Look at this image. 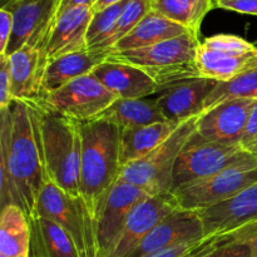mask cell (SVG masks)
I'll return each mask as SVG.
<instances>
[{"label": "cell", "mask_w": 257, "mask_h": 257, "mask_svg": "<svg viewBox=\"0 0 257 257\" xmlns=\"http://www.w3.org/2000/svg\"><path fill=\"white\" fill-rule=\"evenodd\" d=\"M230 233H231V232H230ZM230 233H223V235L221 236V237L218 238V240L216 241V242H213L212 245H211V246H208L207 248H205V250H202V251H201V252H198L197 255H195V256H192V257H207V255H208V253L211 252V251H212V250H215V248L217 247V246L220 245L221 242H223V241H225L226 238H227L228 236H230Z\"/></svg>", "instance_id": "f35d334b"}, {"label": "cell", "mask_w": 257, "mask_h": 257, "mask_svg": "<svg viewBox=\"0 0 257 257\" xmlns=\"http://www.w3.org/2000/svg\"><path fill=\"white\" fill-rule=\"evenodd\" d=\"M186 28L181 27L177 23L167 19L160 13L151 10L142 19L140 24L133 30H131L124 38L119 40L112 52H122V50H133L140 48L151 47L165 40L173 39L181 35L188 34ZM192 34V33H191Z\"/></svg>", "instance_id": "603a6c76"}, {"label": "cell", "mask_w": 257, "mask_h": 257, "mask_svg": "<svg viewBox=\"0 0 257 257\" xmlns=\"http://www.w3.org/2000/svg\"><path fill=\"white\" fill-rule=\"evenodd\" d=\"M213 0H153L152 10L200 37L206 15L215 9Z\"/></svg>", "instance_id": "4316f807"}, {"label": "cell", "mask_w": 257, "mask_h": 257, "mask_svg": "<svg viewBox=\"0 0 257 257\" xmlns=\"http://www.w3.org/2000/svg\"><path fill=\"white\" fill-rule=\"evenodd\" d=\"M197 117L183 120L165 142L145 158L122 167L119 181L137 186L150 196L171 193L176 161L196 132Z\"/></svg>", "instance_id": "8992f818"}, {"label": "cell", "mask_w": 257, "mask_h": 257, "mask_svg": "<svg viewBox=\"0 0 257 257\" xmlns=\"http://www.w3.org/2000/svg\"><path fill=\"white\" fill-rule=\"evenodd\" d=\"M148 196L135 185L122 181L115 183L95 220L98 257H109L132 210Z\"/></svg>", "instance_id": "7c38bea8"}, {"label": "cell", "mask_w": 257, "mask_h": 257, "mask_svg": "<svg viewBox=\"0 0 257 257\" xmlns=\"http://www.w3.org/2000/svg\"><path fill=\"white\" fill-rule=\"evenodd\" d=\"M118 98L93 74L77 78L42 98L50 109L79 123L98 119Z\"/></svg>", "instance_id": "30bf717a"}, {"label": "cell", "mask_w": 257, "mask_h": 257, "mask_svg": "<svg viewBox=\"0 0 257 257\" xmlns=\"http://www.w3.org/2000/svg\"><path fill=\"white\" fill-rule=\"evenodd\" d=\"M243 148H245V150L247 151V152L250 153V155H252L253 157H255L256 160H257V140L253 141V142L248 143V145L243 146Z\"/></svg>", "instance_id": "60d3db41"}, {"label": "cell", "mask_w": 257, "mask_h": 257, "mask_svg": "<svg viewBox=\"0 0 257 257\" xmlns=\"http://www.w3.org/2000/svg\"><path fill=\"white\" fill-rule=\"evenodd\" d=\"M246 237L250 243L252 257H257V221L246 225Z\"/></svg>", "instance_id": "8d00e7d4"}, {"label": "cell", "mask_w": 257, "mask_h": 257, "mask_svg": "<svg viewBox=\"0 0 257 257\" xmlns=\"http://www.w3.org/2000/svg\"><path fill=\"white\" fill-rule=\"evenodd\" d=\"M130 0H123L118 4L108 7L100 12H95L90 20L87 33V45L89 50H94L112 34L120 14Z\"/></svg>", "instance_id": "f546056e"}, {"label": "cell", "mask_w": 257, "mask_h": 257, "mask_svg": "<svg viewBox=\"0 0 257 257\" xmlns=\"http://www.w3.org/2000/svg\"><path fill=\"white\" fill-rule=\"evenodd\" d=\"M14 19L13 14L5 8L0 9V55H5L8 44L13 34Z\"/></svg>", "instance_id": "e575fe53"}, {"label": "cell", "mask_w": 257, "mask_h": 257, "mask_svg": "<svg viewBox=\"0 0 257 257\" xmlns=\"http://www.w3.org/2000/svg\"><path fill=\"white\" fill-rule=\"evenodd\" d=\"M257 182V163L228 167L172 193L182 210L202 211L226 202Z\"/></svg>", "instance_id": "9c48e42d"}, {"label": "cell", "mask_w": 257, "mask_h": 257, "mask_svg": "<svg viewBox=\"0 0 257 257\" xmlns=\"http://www.w3.org/2000/svg\"><path fill=\"white\" fill-rule=\"evenodd\" d=\"M252 163H257V160L243 146L211 142L195 132L176 161L171 192L211 177L228 167Z\"/></svg>", "instance_id": "5b68a950"}, {"label": "cell", "mask_w": 257, "mask_h": 257, "mask_svg": "<svg viewBox=\"0 0 257 257\" xmlns=\"http://www.w3.org/2000/svg\"><path fill=\"white\" fill-rule=\"evenodd\" d=\"M213 2H215V3H216V0H213Z\"/></svg>", "instance_id": "bcb514c9"}, {"label": "cell", "mask_w": 257, "mask_h": 257, "mask_svg": "<svg viewBox=\"0 0 257 257\" xmlns=\"http://www.w3.org/2000/svg\"><path fill=\"white\" fill-rule=\"evenodd\" d=\"M30 223L27 213L14 205L2 208L0 215V255L29 257Z\"/></svg>", "instance_id": "484cf974"}, {"label": "cell", "mask_w": 257, "mask_h": 257, "mask_svg": "<svg viewBox=\"0 0 257 257\" xmlns=\"http://www.w3.org/2000/svg\"><path fill=\"white\" fill-rule=\"evenodd\" d=\"M13 100L10 59L8 55H0V110L7 109Z\"/></svg>", "instance_id": "d6a6232c"}, {"label": "cell", "mask_w": 257, "mask_h": 257, "mask_svg": "<svg viewBox=\"0 0 257 257\" xmlns=\"http://www.w3.org/2000/svg\"><path fill=\"white\" fill-rule=\"evenodd\" d=\"M197 67L201 78L228 82L257 68V47L238 35L207 37L198 47Z\"/></svg>", "instance_id": "ba28073f"}, {"label": "cell", "mask_w": 257, "mask_h": 257, "mask_svg": "<svg viewBox=\"0 0 257 257\" xmlns=\"http://www.w3.org/2000/svg\"><path fill=\"white\" fill-rule=\"evenodd\" d=\"M207 257H252L250 243L246 237V225L231 232Z\"/></svg>", "instance_id": "4dcf8cb0"}, {"label": "cell", "mask_w": 257, "mask_h": 257, "mask_svg": "<svg viewBox=\"0 0 257 257\" xmlns=\"http://www.w3.org/2000/svg\"><path fill=\"white\" fill-rule=\"evenodd\" d=\"M216 8L240 14L257 15V0H216Z\"/></svg>", "instance_id": "836d02e7"}, {"label": "cell", "mask_w": 257, "mask_h": 257, "mask_svg": "<svg viewBox=\"0 0 257 257\" xmlns=\"http://www.w3.org/2000/svg\"><path fill=\"white\" fill-rule=\"evenodd\" d=\"M29 257H79L67 231L54 221L39 215L30 216Z\"/></svg>", "instance_id": "7402d4cb"}, {"label": "cell", "mask_w": 257, "mask_h": 257, "mask_svg": "<svg viewBox=\"0 0 257 257\" xmlns=\"http://www.w3.org/2000/svg\"><path fill=\"white\" fill-rule=\"evenodd\" d=\"M253 44H255V45H256V44H257V42H256V43H253Z\"/></svg>", "instance_id": "ee69618b"}, {"label": "cell", "mask_w": 257, "mask_h": 257, "mask_svg": "<svg viewBox=\"0 0 257 257\" xmlns=\"http://www.w3.org/2000/svg\"><path fill=\"white\" fill-rule=\"evenodd\" d=\"M80 197L95 222L119 181L122 130L110 120L98 118L80 123Z\"/></svg>", "instance_id": "7a4b0ae2"}, {"label": "cell", "mask_w": 257, "mask_h": 257, "mask_svg": "<svg viewBox=\"0 0 257 257\" xmlns=\"http://www.w3.org/2000/svg\"><path fill=\"white\" fill-rule=\"evenodd\" d=\"M0 257H5V256H2V255H0Z\"/></svg>", "instance_id": "f6af8a7d"}, {"label": "cell", "mask_w": 257, "mask_h": 257, "mask_svg": "<svg viewBox=\"0 0 257 257\" xmlns=\"http://www.w3.org/2000/svg\"><path fill=\"white\" fill-rule=\"evenodd\" d=\"M207 237L197 211L177 208L158 223L125 257H148L180 243Z\"/></svg>", "instance_id": "5bb4252c"}, {"label": "cell", "mask_w": 257, "mask_h": 257, "mask_svg": "<svg viewBox=\"0 0 257 257\" xmlns=\"http://www.w3.org/2000/svg\"><path fill=\"white\" fill-rule=\"evenodd\" d=\"M233 99H257V68L228 82H218L206 99L203 110Z\"/></svg>", "instance_id": "83f0119b"}, {"label": "cell", "mask_w": 257, "mask_h": 257, "mask_svg": "<svg viewBox=\"0 0 257 257\" xmlns=\"http://www.w3.org/2000/svg\"><path fill=\"white\" fill-rule=\"evenodd\" d=\"M99 118L115 123L122 131L136 130L167 120L157 102L151 99H117Z\"/></svg>", "instance_id": "d4e9b609"}, {"label": "cell", "mask_w": 257, "mask_h": 257, "mask_svg": "<svg viewBox=\"0 0 257 257\" xmlns=\"http://www.w3.org/2000/svg\"><path fill=\"white\" fill-rule=\"evenodd\" d=\"M62 0H12L4 5L14 19V28L5 55L24 47L45 50L57 23Z\"/></svg>", "instance_id": "8fae6325"}, {"label": "cell", "mask_w": 257, "mask_h": 257, "mask_svg": "<svg viewBox=\"0 0 257 257\" xmlns=\"http://www.w3.org/2000/svg\"><path fill=\"white\" fill-rule=\"evenodd\" d=\"M120 2H123V0H98L97 4L93 7V12H100V10L105 9L108 7H112L114 4H118Z\"/></svg>", "instance_id": "ab89813d"}, {"label": "cell", "mask_w": 257, "mask_h": 257, "mask_svg": "<svg viewBox=\"0 0 257 257\" xmlns=\"http://www.w3.org/2000/svg\"><path fill=\"white\" fill-rule=\"evenodd\" d=\"M206 236L222 235L257 221V182L226 202L197 211Z\"/></svg>", "instance_id": "2e32d148"}, {"label": "cell", "mask_w": 257, "mask_h": 257, "mask_svg": "<svg viewBox=\"0 0 257 257\" xmlns=\"http://www.w3.org/2000/svg\"><path fill=\"white\" fill-rule=\"evenodd\" d=\"M177 208L180 206L172 193L148 196L141 201L131 212L109 257L127 256L158 223Z\"/></svg>", "instance_id": "9a60e30c"}, {"label": "cell", "mask_w": 257, "mask_h": 257, "mask_svg": "<svg viewBox=\"0 0 257 257\" xmlns=\"http://www.w3.org/2000/svg\"><path fill=\"white\" fill-rule=\"evenodd\" d=\"M200 44V37L188 33L151 47L110 52L107 60L145 70L162 92L186 80L201 78L197 67Z\"/></svg>", "instance_id": "277c9868"}, {"label": "cell", "mask_w": 257, "mask_h": 257, "mask_svg": "<svg viewBox=\"0 0 257 257\" xmlns=\"http://www.w3.org/2000/svg\"><path fill=\"white\" fill-rule=\"evenodd\" d=\"M217 84L212 79L193 78L162 90L156 102L166 119L182 123L203 112L206 99Z\"/></svg>", "instance_id": "e0dca14e"}, {"label": "cell", "mask_w": 257, "mask_h": 257, "mask_svg": "<svg viewBox=\"0 0 257 257\" xmlns=\"http://www.w3.org/2000/svg\"><path fill=\"white\" fill-rule=\"evenodd\" d=\"M34 215L62 226L72 237L79 257H98L95 222L82 198L72 197L52 181H47L38 198Z\"/></svg>", "instance_id": "52a82bcc"}, {"label": "cell", "mask_w": 257, "mask_h": 257, "mask_svg": "<svg viewBox=\"0 0 257 257\" xmlns=\"http://www.w3.org/2000/svg\"><path fill=\"white\" fill-rule=\"evenodd\" d=\"M47 181L34 109L29 102L14 99L0 110L2 208L18 206L30 217Z\"/></svg>", "instance_id": "6da1fadb"}, {"label": "cell", "mask_w": 257, "mask_h": 257, "mask_svg": "<svg viewBox=\"0 0 257 257\" xmlns=\"http://www.w3.org/2000/svg\"><path fill=\"white\" fill-rule=\"evenodd\" d=\"M222 235H223V233H222ZM222 235H218V236H217V237H216V238H215V240H213V241H212V242H211V243H208V245H207V246H205V247H203V248H201V250H200V251H197V252L192 253V255H190V256H187V257H192V256L197 255V253H198V252H201V251H202V250H205V248H207V247H208V246H211V245H212V243H213V242H216V241H217V240H218V238H220V237H221V236H222Z\"/></svg>", "instance_id": "b9f144b4"}, {"label": "cell", "mask_w": 257, "mask_h": 257, "mask_svg": "<svg viewBox=\"0 0 257 257\" xmlns=\"http://www.w3.org/2000/svg\"><path fill=\"white\" fill-rule=\"evenodd\" d=\"M9 2H12V0H0V4H2V7H4V5H7Z\"/></svg>", "instance_id": "7bdbcfd3"}, {"label": "cell", "mask_w": 257, "mask_h": 257, "mask_svg": "<svg viewBox=\"0 0 257 257\" xmlns=\"http://www.w3.org/2000/svg\"><path fill=\"white\" fill-rule=\"evenodd\" d=\"M255 99H233L203 110L196 120V133L203 140L242 146Z\"/></svg>", "instance_id": "4fadbf2b"}, {"label": "cell", "mask_w": 257, "mask_h": 257, "mask_svg": "<svg viewBox=\"0 0 257 257\" xmlns=\"http://www.w3.org/2000/svg\"><path fill=\"white\" fill-rule=\"evenodd\" d=\"M97 2L98 0H62L59 14L73 7H89L93 9V7L97 4Z\"/></svg>", "instance_id": "74e56055"}, {"label": "cell", "mask_w": 257, "mask_h": 257, "mask_svg": "<svg viewBox=\"0 0 257 257\" xmlns=\"http://www.w3.org/2000/svg\"><path fill=\"white\" fill-rule=\"evenodd\" d=\"M256 140H257V99H255L252 108H251L247 128H246V133L245 136H243V140H242V146L248 145V143L253 142V141Z\"/></svg>", "instance_id": "d590c367"}, {"label": "cell", "mask_w": 257, "mask_h": 257, "mask_svg": "<svg viewBox=\"0 0 257 257\" xmlns=\"http://www.w3.org/2000/svg\"><path fill=\"white\" fill-rule=\"evenodd\" d=\"M14 99L37 102L43 97V80L48 67L45 50L24 47L9 55Z\"/></svg>", "instance_id": "d6986e66"}, {"label": "cell", "mask_w": 257, "mask_h": 257, "mask_svg": "<svg viewBox=\"0 0 257 257\" xmlns=\"http://www.w3.org/2000/svg\"><path fill=\"white\" fill-rule=\"evenodd\" d=\"M93 14L89 7H73L60 13L45 48L49 62L88 50L87 33Z\"/></svg>", "instance_id": "ac0fdd59"}, {"label": "cell", "mask_w": 257, "mask_h": 257, "mask_svg": "<svg viewBox=\"0 0 257 257\" xmlns=\"http://www.w3.org/2000/svg\"><path fill=\"white\" fill-rule=\"evenodd\" d=\"M92 74L118 99H140L161 92L157 83L135 65L105 60Z\"/></svg>", "instance_id": "ffe728a7"}, {"label": "cell", "mask_w": 257, "mask_h": 257, "mask_svg": "<svg viewBox=\"0 0 257 257\" xmlns=\"http://www.w3.org/2000/svg\"><path fill=\"white\" fill-rule=\"evenodd\" d=\"M153 0H130L127 7L120 14L117 25L112 34L94 50H104V52H112L114 45L124 38L131 30L135 29L137 24L142 22L143 18L152 10Z\"/></svg>", "instance_id": "f1b7e54d"}, {"label": "cell", "mask_w": 257, "mask_h": 257, "mask_svg": "<svg viewBox=\"0 0 257 257\" xmlns=\"http://www.w3.org/2000/svg\"><path fill=\"white\" fill-rule=\"evenodd\" d=\"M39 127L48 180L72 197H80V123L50 109L42 100L29 102Z\"/></svg>", "instance_id": "3957f363"}, {"label": "cell", "mask_w": 257, "mask_h": 257, "mask_svg": "<svg viewBox=\"0 0 257 257\" xmlns=\"http://www.w3.org/2000/svg\"><path fill=\"white\" fill-rule=\"evenodd\" d=\"M109 53L104 50L88 49L49 62L43 80V97L64 87L77 78L92 74L98 65L108 59Z\"/></svg>", "instance_id": "44dd1931"}, {"label": "cell", "mask_w": 257, "mask_h": 257, "mask_svg": "<svg viewBox=\"0 0 257 257\" xmlns=\"http://www.w3.org/2000/svg\"><path fill=\"white\" fill-rule=\"evenodd\" d=\"M181 123L165 120L136 130L122 131L120 138V166L142 160L165 142Z\"/></svg>", "instance_id": "cb8c5ba5"}, {"label": "cell", "mask_w": 257, "mask_h": 257, "mask_svg": "<svg viewBox=\"0 0 257 257\" xmlns=\"http://www.w3.org/2000/svg\"><path fill=\"white\" fill-rule=\"evenodd\" d=\"M218 235H212L207 236V237L200 238V240L196 241H188V242L180 243L177 246H173V247L166 248V250L160 251L157 253H153V255L148 257H187L192 253L197 252L201 248H203L205 246H207L208 243L212 242Z\"/></svg>", "instance_id": "1f68e13d"}]
</instances>
